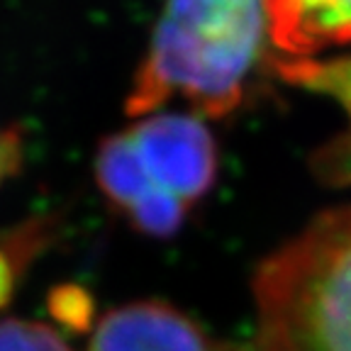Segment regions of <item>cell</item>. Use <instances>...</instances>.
Listing matches in <instances>:
<instances>
[{
  "instance_id": "52a82bcc",
  "label": "cell",
  "mask_w": 351,
  "mask_h": 351,
  "mask_svg": "<svg viewBox=\"0 0 351 351\" xmlns=\"http://www.w3.org/2000/svg\"><path fill=\"white\" fill-rule=\"evenodd\" d=\"M0 351H73L54 327L37 319H0Z\"/></svg>"
},
{
  "instance_id": "6da1fadb",
  "label": "cell",
  "mask_w": 351,
  "mask_h": 351,
  "mask_svg": "<svg viewBox=\"0 0 351 351\" xmlns=\"http://www.w3.org/2000/svg\"><path fill=\"white\" fill-rule=\"evenodd\" d=\"M269 59L263 0H166L125 112L137 120L183 100L203 120H225L244 105Z\"/></svg>"
},
{
  "instance_id": "3957f363",
  "label": "cell",
  "mask_w": 351,
  "mask_h": 351,
  "mask_svg": "<svg viewBox=\"0 0 351 351\" xmlns=\"http://www.w3.org/2000/svg\"><path fill=\"white\" fill-rule=\"evenodd\" d=\"M256 351H351V205L310 219L254 274Z\"/></svg>"
},
{
  "instance_id": "7a4b0ae2",
  "label": "cell",
  "mask_w": 351,
  "mask_h": 351,
  "mask_svg": "<svg viewBox=\"0 0 351 351\" xmlns=\"http://www.w3.org/2000/svg\"><path fill=\"white\" fill-rule=\"evenodd\" d=\"M217 142L195 112H152L105 137L95 152V183L139 234L181 232L217 178Z\"/></svg>"
},
{
  "instance_id": "277c9868",
  "label": "cell",
  "mask_w": 351,
  "mask_h": 351,
  "mask_svg": "<svg viewBox=\"0 0 351 351\" xmlns=\"http://www.w3.org/2000/svg\"><path fill=\"white\" fill-rule=\"evenodd\" d=\"M88 351H227L195 319L161 300L127 302L95 324Z\"/></svg>"
},
{
  "instance_id": "5b68a950",
  "label": "cell",
  "mask_w": 351,
  "mask_h": 351,
  "mask_svg": "<svg viewBox=\"0 0 351 351\" xmlns=\"http://www.w3.org/2000/svg\"><path fill=\"white\" fill-rule=\"evenodd\" d=\"M263 8L276 59L351 54V0H263Z\"/></svg>"
},
{
  "instance_id": "8992f818",
  "label": "cell",
  "mask_w": 351,
  "mask_h": 351,
  "mask_svg": "<svg viewBox=\"0 0 351 351\" xmlns=\"http://www.w3.org/2000/svg\"><path fill=\"white\" fill-rule=\"evenodd\" d=\"M269 64L280 81L329 95L341 105L349 132L346 139L337 144L339 156H335V169L337 173H351V54H335L313 61H283L271 56Z\"/></svg>"
},
{
  "instance_id": "9c48e42d",
  "label": "cell",
  "mask_w": 351,
  "mask_h": 351,
  "mask_svg": "<svg viewBox=\"0 0 351 351\" xmlns=\"http://www.w3.org/2000/svg\"><path fill=\"white\" fill-rule=\"evenodd\" d=\"M25 161V134L17 125H0V188L12 181Z\"/></svg>"
},
{
  "instance_id": "ba28073f",
  "label": "cell",
  "mask_w": 351,
  "mask_h": 351,
  "mask_svg": "<svg viewBox=\"0 0 351 351\" xmlns=\"http://www.w3.org/2000/svg\"><path fill=\"white\" fill-rule=\"evenodd\" d=\"M39 237H42V227H32L27 232H17L15 237H8L5 241H0V305L10 295L12 283L17 276V263L34 252Z\"/></svg>"
}]
</instances>
